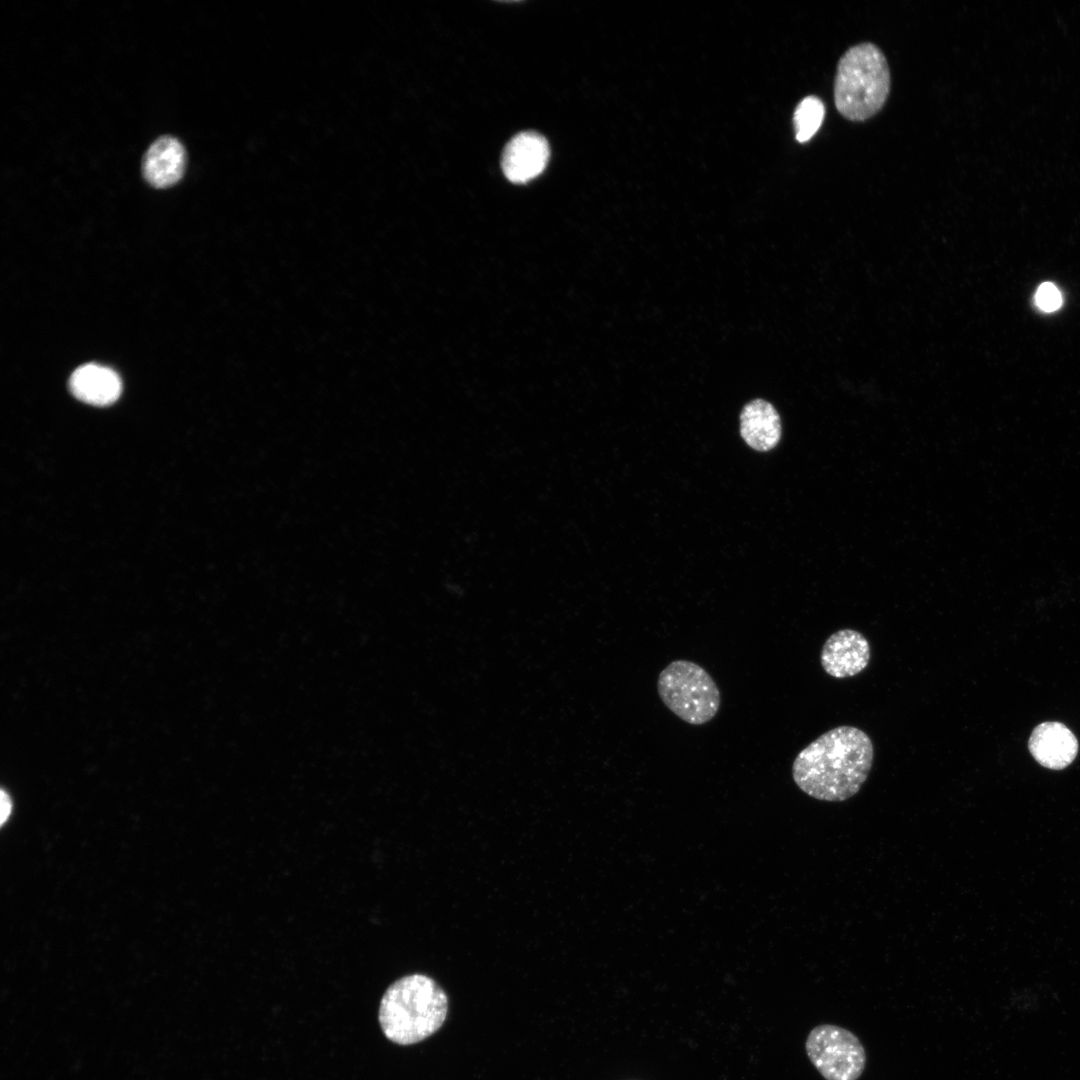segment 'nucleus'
<instances>
[{
  "instance_id": "1",
  "label": "nucleus",
  "mask_w": 1080,
  "mask_h": 1080,
  "mask_svg": "<svg viewBox=\"0 0 1080 1080\" xmlns=\"http://www.w3.org/2000/svg\"><path fill=\"white\" fill-rule=\"evenodd\" d=\"M874 756L870 737L853 726H838L808 744L792 764L796 785L822 801L841 802L866 781Z\"/></svg>"
},
{
  "instance_id": "2",
  "label": "nucleus",
  "mask_w": 1080,
  "mask_h": 1080,
  "mask_svg": "<svg viewBox=\"0 0 1080 1080\" xmlns=\"http://www.w3.org/2000/svg\"><path fill=\"white\" fill-rule=\"evenodd\" d=\"M448 998L432 978L406 975L385 991L379 1006V1023L384 1035L394 1043L420 1042L444 1023Z\"/></svg>"
},
{
  "instance_id": "3",
  "label": "nucleus",
  "mask_w": 1080,
  "mask_h": 1080,
  "mask_svg": "<svg viewBox=\"0 0 1080 1080\" xmlns=\"http://www.w3.org/2000/svg\"><path fill=\"white\" fill-rule=\"evenodd\" d=\"M890 86V70L882 50L871 42L854 45L837 64L834 80L836 109L850 121H865L882 109Z\"/></svg>"
},
{
  "instance_id": "4",
  "label": "nucleus",
  "mask_w": 1080,
  "mask_h": 1080,
  "mask_svg": "<svg viewBox=\"0 0 1080 1080\" xmlns=\"http://www.w3.org/2000/svg\"><path fill=\"white\" fill-rule=\"evenodd\" d=\"M657 691L664 705L682 721L703 725L719 711L720 691L710 674L699 664L675 660L659 674Z\"/></svg>"
},
{
  "instance_id": "5",
  "label": "nucleus",
  "mask_w": 1080,
  "mask_h": 1080,
  "mask_svg": "<svg viewBox=\"0 0 1080 1080\" xmlns=\"http://www.w3.org/2000/svg\"><path fill=\"white\" fill-rule=\"evenodd\" d=\"M805 1050L825 1080H858L864 1072L865 1049L846 1028L833 1024L814 1027L807 1036Z\"/></svg>"
},
{
  "instance_id": "6",
  "label": "nucleus",
  "mask_w": 1080,
  "mask_h": 1080,
  "mask_svg": "<svg viewBox=\"0 0 1080 1080\" xmlns=\"http://www.w3.org/2000/svg\"><path fill=\"white\" fill-rule=\"evenodd\" d=\"M870 660V645L859 631L842 629L825 641L820 661L824 671L834 678L852 677L862 672Z\"/></svg>"
},
{
  "instance_id": "7",
  "label": "nucleus",
  "mask_w": 1080,
  "mask_h": 1080,
  "mask_svg": "<svg viewBox=\"0 0 1080 1080\" xmlns=\"http://www.w3.org/2000/svg\"><path fill=\"white\" fill-rule=\"evenodd\" d=\"M549 154L548 142L541 134L533 131L521 132L504 148L502 170L511 182H528L542 173Z\"/></svg>"
},
{
  "instance_id": "8",
  "label": "nucleus",
  "mask_w": 1080,
  "mask_h": 1080,
  "mask_svg": "<svg viewBox=\"0 0 1080 1080\" xmlns=\"http://www.w3.org/2000/svg\"><path fill=\"white\" fill-rule=\"evenodd\" d=\"M1028 748L1043 767L1061 770L1077 756L1079 744L1072 731L1063 723L1048 721L1037 725L1031 733Z\"/></svg>"
},
{
  "instance_id": "9",
  "label": "nucleus",
  "mask_w": 1080,
  "mask_h": 1080,
  "mask_svg": "<svg viewBox=\"0 0 1080 1080\" xmlns=\"http://www.w3.org/2000/svg\"><path fill=\"white\" fill-rule=\"evenodd\" d=\"M186 164L185 149L171 136L158 138L146 151L142 171L146 181L156 188H167L182 177Z\"/></svg>"
},
{
  "instance_id": "10",
  "label": "nucleus",
  "mask_w": 1080,
  "mask_h": 1080,
  "mask_svg": "<svg viewBox=\"0 0 1080 1080\" xmlns=\"http://www.w3.org/2000/svg\"><path fill=\"white\" fill-rule=\"evenodd\" d=\"M69 386L77 399L96 406L112 404L119 398L122 390L117 373L94 363L77 368L70 378Z\"/></svg>"
},
{
  "instance_id": "11",
  "label": "nucleus",
  "mask_w": 1080,
  "mask_h": 1080,
  "mask_svg": "<svg viewBox=\"0 0 1080 1080\" xmlns=\"http://www.w3.org/2000/svg\"><path fill=\"white\" fill-rule=\"evenodd\" d=\"M781 432L779 414L771 403L755 399L744 406L740 414V433L751 448L763 452L771 450L778 444Z\"/></svg>"
},
{
  "instance_id": "12",
  "label": "nucleus",
  "mask_w": 1080,
  "mask_h": 1080,
  "mask_svg": "<svg viewBox=\"0 0 1080 1080\" xmlns=\"http://www.w3.org/2000/svg\"><path fill=\"white\" fill-rule=\"evenodd\" d=\"M825 116V106L817 96H807L797 105L793 123L797 141L810 140L819 130Z\"/></svg>"
},
{
  "instance_id": "13",
  "label": "nucleus",
  "mask_w": 1080,
  "mask_h": 1080,
  "mask_svg": "<svg viewBox=\"0 0 1080 1080\" xmlns=\"http://www.w3.org/2000/svg\"><path fill=\"white\" fill-rule=\"evenodd\" d=\"M1034 302L1039 310L1051 313L1057 311L1062 306L1063 297L1055 284L1044 282L1037 288Z\"/></svg>"
},
{
  "instance_id": "14",
  "label": "nucleus",
  "mask_w": 1080,
  "mask_h": 1080,
  "mask_svg": "<svg viewBox=\"0 0 1080 1080\" xmlns=\"http://www.w3.org/2000/svg\"><path fill=\"white\" fill-rule=\"evenodd\" d=\"M0 807H1L0 822H1V825H4L6 820L9 818V815H10L11 809H12L11 799H10L9 795L4 790L1 791Z\"/></svg>"
}]
</instances>
